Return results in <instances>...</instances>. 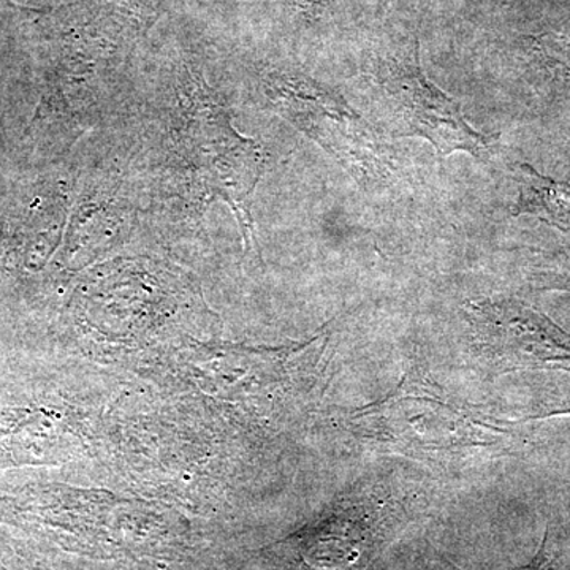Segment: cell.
<instances>
[{
    "label": "cell",
    "instance_id": "1",
    "mask_svg": "<svg viewBox=\"0 0 570 570\" xmlns=\"http://www.w3.org/2000/svg\"><path fill=\"white\" fill-rule=\"evenodd\" d=\"M347 420L356 441L428 463H460L513 438L498 420L420 376L404 377L389 395L355 407Z\"/></svg>",
    "mask_w": 570,
    "mask_h": 570
},
{
    "label": "cell",
    "instance_id": "2",
    "mask_svg": "<svg viewBox=\"0 0 570 570\" xmlns=\"http://www.w3.org/2000/svg\"><path fill=\"white\" fill-rule=\"evenodd\" d=\"M377 86L397 137L425 138L436 149L439 163L456 151L482 163L493 156V140L472 129L460 104L428 80L419 63L417 45L406 58L382 66Z\"/></svg>",
    "mask_w": 570,
    "mask_h": 570
},
{
    "label": "cell",
    "instance_id": "3",
    "mask_svg": "<svg viewBox=\"0 0 570 570\" xmlns=\"http://www.w3.org/2000/svg\"><path fill=\"white\" fill-rule=\"evenodd\" d=\"M472 341L498 373L557 370L570 373V333L521 299H479L468 305Z\"/></svg>",
    "mask_w": 570,
    "mask_h": 570
},
{
    "label": "cell",
    "instance_id": "4",
    "mask_svg": "<svg viewBox=\"0 0 570 570\" xmlns=\"http://www.w3.org/2000/svg\"><path fill=\"white\" fill-rule=\"evenodd\" d=\"M298 104L307 129L316 140L354 171L360 181L381 183L393 175V156L376 130L336 94L313 89V94L287 92Z\"/></svg>",
    "mask_w": 570,
    "mask_h": 570
},
{
    "label": "cell",
    "instance_id": "5",
    "mask_svg": "<svg viewBox=\"0 0 570 570\" xmlns=\"http://www.w3.org/2000/svg\"><path fill=\"white\" fill-rule=\"evenodd\" d=\"M515 181L519 198L512 209L513 216L530 214L560 230L570 232V179L558 181L539 174L530 164H519Z\"/></svg>",
    "mask_w": 570,
    "mask_h": 570
},
{
    "label": "cell",
    "instance_id": "6",
    "mask_svg": "<svg viewBox=\"0 0 570 570\" xmlns=\"http://www.w3.org/2000/svg\"><path fill=\"white\" fill-rule=\"evenodd\" d=\"M530 283L535 291L570 294V247L547 255L532 266Z\"/></svg>",
    "mask_w": 570,
    "mask_h": 570
},
{
    "label": "cell",
    "instance_id": "7",
    "mask_svg": "<svg viewBox=\"0 0 570 570\" xmlns=\"http://www.w3.org/2000/svg\"><path fill=\"white\" fill-rule=\"evenodd\" d=\"M551 415H570V387L550 390L542 396L538 406V417Z\"/></svg>",
    "mask_w": 570,
    "mask_h": 570
},
{
    "label": "cell",
    "instance_id": "8",
    "mask_svg": "<svg viewBox=\"0 0 570 570\" xmlns=\"http://www.w3.org/2000/svg\"><path fill=\"white\" fill-rule=\"evenodd\" d=\"M551 564H553V561H551V553L549 549V534H546L542 543H540L538 553H535L534 560H532L530 564L524 566V568H521L520 570H553L551 569ZM455 569L463 570L460 568Z\"/></svg>",
    "mask_w": 570,
    "mask_h": 570
}]
</instances>
